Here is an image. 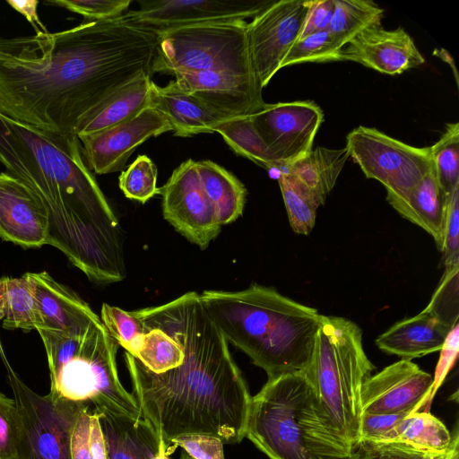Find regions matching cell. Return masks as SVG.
Listing matches in <instances>:
<instances>
[{"label": "cell", "instance_id": "c3c4849f", "mask_svg": "<svg viewBox=\"0 0 459 459\" xmlns=\"http://www.w3.org/2000/svg\"><path fill=\"white\" fill-rule=\"evenodd\" d=\"M6 3L18 13H22L35 29L36 33L48 32L46 26L40 22L37 8L38 0H8Z\"/></svg>", "mask_w": 459, "mask_h": 459}, {"label": "cell", "instance_id": "7c38bea8", "mask_svg": "<svg viewBox=\"0 0 459 459\" xmlns=\"http://www.w3.org/2000/svg\"><path fill=\"white\" fill-rule=\"evenodd\" d=\"M310 4L311 0L273 1L247 22L250 60L263 89L299 39Z\"/></svg>", "mask_w": 459, "mask_h": 459}, {"label": "cell", "instance_id": "11a10c76", "mask_svg": "<svg viewBox=\"0 0 459 459\" xmlns=\"http://www.w3.org/2000/svg\"><path fill=\"white\" fill-rule=\"evenodd\" d=\"M180 459H193L186 452H183L180 455Z\"/></svg>", "mask_w": 459, "mask_h": 459}, {"label": "cell", "instance_id": "db71d44e", "mask_svg": "<svg viewBox=\"0 0 459 459\" xmlns=\"http://www.w3.org/2000/svg\"><path fill=\"white\" fill-rule=\"evenodd\" d=\"M458 454H459V451H458V445L455 447V449L453 450L449 459H458Z\"/></svg>", "mask_w": 459, "mask_h": 459}, {"label": "cell", "instance_id": "83f0119b", "mask_svg": "<svg viewBox=\"0 0 459 459\" xmlns=\"http://www.w3.org/2000/svg\"><path fill=\"white\" fill-rule=\"evenodd\" d=\"M384 442L398 443L425 455H435L448 452L453 437L439 419L429 411H418L406 415Z\"/></svg>", "mask_w": 459, "mask_h": 459}, {"label": "cell", "instance_id": "6da1fadb", "mask_svg": "<svg viewBox=\"0 0 459 459\" xmlns=\"http://www.w3.org/2000/svg\"><path fill=\"white\" fill-rule=\"evenodd\" d=\"M158 32L128 12L58 32L0 37V113L39 130L75 134L120 87L152 74Z\"/></svg>", "mask_w": 459, "mask_h": 459}, {"label": "cell", "instance_id": "b9f144b4", "mask_svg": "<svg viewBox=\"0 0 459 459\" xmlns=\"http://www.w3.org/2000/svg\"><path fill=\"white\" fill-rule=\"evenodd\" d=\"M223 442L213 436L205 434H187L170 440L172 452L180 446L193 459H225Z\"/></svg>", "mask_w": 459, "mask_h": 459}, {"label": "cell", "instance_id": "30bf717a", "mask_svg": "<svg viewBox=\"0 0 459 459\" xmlns=\"http://www.w3.org/2000/svg\"><path fill=\"white\" fill-rule=\"evenodd\" d=\"M345 148L365 177L380 182L387 195H403L434 166L429 147L409 145L373 127L351 130Z\"/></svg>", "mask_w": 459, "mask_h": 459}, {"label": "cell", "instance_id": "3957f363", "mask_svg": "<svg viewBox=\"0 0 459 459\" xmlns=\"http://www.w3.org/2000/svg\"><path fill=\"white\" fill-rule=\"evenodd\" d=\"M0 163L46 209L48 245L93 282L126 278L123 230L76 134L45 132L0 113Z\"/></svg>", "mask_w": 459, "mask_h": 459}, {"label": "cell", "instance_id": "9a60e30c", "mask_svg": "<svg viewBox=\"0 0 459 459\" xmlns=\"http://www.w3.org/2000/svg\"><path fill=\"white\" fill-rule=\"evenodd\" d=\"M271 2L248 0H145L127 11L138 22L156 31L211 22L246 21Z\"/></svg>", "mask_w": 459, "mask_h": 459}, {"label": "cell", "instance_id": "7a4b0ae2", "mask_svg": "<svg viewBox=\"0 0 459 459\" xmlns=\"http://www.w3.org/2000/svg\"><path fill=\"white\" fill-rule=\"evenodd\" d=\"M178 340L181 362L153 373L126 352V367L143 418L163 440L205 434L223 444L246 437L251 396L229 350L228 342L196 291L146 307Z\"/></svg>", "mask_w": 459, "mask_h": 459}, {"label": "cell", "instance_id": "74e56055", "mask_svg": "<svg viewBox=\"0 0 459 459\" xmlns=\"http://www.w3.org/2000/svg\"><path fill=\"white\" fill-rule=\"evenodd\" d=\"M21 429L15 400L0 392V459H18Z\"/></svg>", "mask_w": 459, "mask_h": 459}, {"label": "cell", "instance_id": "836d02e7", "mask_svg": "<svg viewBox=\"0 0 459 459\" xmlns=\"http://www.w3.org/2000/svg\"><path fill=\"white\" fill-rule=\"evenodd\" d=\"M100 319L115 342L134 355L144 332L143 321L133 311L107 303L101 307Z\"/></svg>", "mask_w": 459, "mask_h": 459}, {"label": "cell", "instance_id": "4dcf8cb0", "mask_svg": "<svg viewBox=\"0 0 459 459\" xmlns=\"http://www.w3.org/2000/svg\"><path fill=\"white\" fill-rule=\"evenodd\" d=\"M2 279L5 291L3 327L8 330L21 329L25 333L36 329V300L26 274L20 278Z\"/></svg>", "mask_w": 459, "mask_h": 459}, {"label": "cell", "instance_id": "52a82bcc", "mask_svg": "<svg viewBox=\"0 0 459 459\" xmlns=\"http://www.w3.org/2000/svg\"><path fill=\"white\" fill-rule=\"evenodd\" d=\"M374 368L359 326L344 317L321 315L304 373L324 412L351 447L359 441L361 387Z\"/></svg>", "mask_w": 459, "mask_h": 459}, {"label": "cell", "instance_id": "603a6c76", "mask_svg": "<svg viewBox=\"0 0 459 459\" xmlns=\"http://www.w3.org/2000/svg\"><path fill=\"white\" fill-rule=\"evenodd\" d=\"M447 196L441 188L435 167L403 195H387L390 205L404 219L428 232L441 251Z\"/></svg>", "mask_w": 459, "mask_h": 459}, {"label": "cell", "instance_id": "7bdbcfd3", "mask_svg": "<svg viewBox=\"0 0 459 459\" xmlns=\"http://www.w3.org/2000/svg\"><path fill=\"white\" fill-rule=\"evenodd\" d=\"M409 413H362L359 441L384 442L392 429Z\"/></svg>", "mask_w": 459, "mask_h": 459}, {"label": "cell", "instance_id": "484cf974", "mask_svg": "<svg viewBox=\"0 0 459 459\" xmlns=\"http://www.w3.org/2000/svg\"><path fill=\"white\" fill-rule=\"evenodd\" d=\"M349 158L345 147L342 149L316 147L282 172L290 174L301 183L313 195L320 206L325 204L327 195L333 188Z\"/></svg>", "mask_w": 459, "mask_h": 459}, {"label": "cell", "instance_id": "d6a6232c", "mask_svg": "<svg viewBox=\"0 0 459 459\" xmlns=\"http://www.w3.org/2000/svg\"><path fill=\"white\" fill-rule=\"evenodd\" d=\"M438 183L447 196L459 184V123H448L429 147Z\"/></svg>", "mask_w": 459, "mask_h": 459}, {"label": "cell", "instance_id": "f546056e", "mask_svg": "<svg viewBox=\"0 0 459 459\" xmlns=\"http://www.w3.org/2000/svg\"><path fill=\"white\" fill-rule=\"evenodd\" d=\"M215 132L238 155L264 169H276L280 173L281 167L255 129L249 116L229 119L218 126Z\"/></svg>", "mask_w": 459, "mask_h": 459}, {"label": "cell", "instance_id": "4fadbf2b", "mask_svg": "<svg viewBox=\"0 0 459 459\" xmlns=\"http://www.w3.org/2000/svg\"><path fill=\"white\" fill-rule=\"evenodd\" d=\"M160 194L164 219L191 243L201 249L208 247L221 225L202 185L196 161L188 159L176 168Z\"/></svg>", "mask_w": 459, "mask_h": 459}, {"label": "cell", "instance_id": "277c9868", "mask_svg": "<svg viewBox=\"0 0 459 459\" xmlns=\"http://www.w3.org/2000/svg\"><path fill=\"white\" fill-rule=\"evenodd\" d=\"M200 297L228 343L268 378L308 366L321 319L316 308L255 283L238 291L206 290Z\"/></svg>", "mask_w": 459, "mask_h": 459}, {"label": "cell", "instance_id": "f6af8a7d", "mask_svg": "<svg viewBox=\"0 0 459 459\" xmlns=\"http://www.w3.org/2000/svg\"><path fill=\"white\" fill-rule=\"evenodd\" d=\"M91 411L90 404H87L74 420L70 437L71 459H92L90 449Z\"/></svg>", "mask_w": 459, "mask_h": 459}, {"label": "cell", "instance_id": "8fae6325", "mask_svg": "<svg viewBox=\"0 0 459 459\" xmlns=\"http://www.w3.org/2000/svg\"><path fill=\"white\" fill-rule=\"evenodd\" d=\"M249 117L281 167V173L312 151L324 113L312 100H296L265 103Z\"/></svg>", "mask_w": 459, "mask_h": 459}, {"label": "cell", "instance_id": "f907efd6", "mask_svg": "<svg viewBox=\"0 0 459 459\" xmlns=\"http://www.w3.org/2000/svg\"><path fill=\"white\" fill-rule=\"evenodd\" d=\"M4 307H5V291H4V284L3 279L0 278V322L3 321L4 316ZM0 352L4 359V354L2 349L1 340H0Z\"/></svg>", "mask_w": 459, "mask_h": 459}, {"label": "cell", "instance_id": "ee69618b", "mask_svg": "<svg viewBox=\"0 0 459 459\" xmlns=\"http://www.w3.org/2000/svg\"><path fill=\"white\" fill-rule=\"evenodd\" d=\"M459 351V324L449 331L440 349V356L437 361L435 374L433 376V383L430 394L428 400L427 406H429L435 396L437 391L443 384L447 374L455 363Z\"/></svg>", "mask_w": 459, "mask_h": 459}, {"label": "cell", "instance_id": "2e32d148", "mask_svg": "<svg viewBox=\"0 0 459 459\" xmlns=\"http://www.w3.org/2000/svg\"><path fill=\"white\" fill-rule=\"evenodd\" d=\"M171 130L167 118L149 107L126 123L79 137V140L88 168L103 175L123 169L137 146Z\"/></svg>", "mask_w": 459, "mask_h": 459}, {"label": "cell", "instance_id": "681fc988", "mask_svg": "<svg viewBox=\"0 0 459 459\" xmlns=\"http://www.w3.org/2000/svg\"><path fill=\"white\" fill-rule=\"evenodd\" d=\"M433 54L435 56H437V57H439L442 61L448 64V65L451 67V69L454 73L455 83L458 86L459 85L458 74H457L456 67L455 65L454 58L451 56V55L446 49H443V48H438V49L436 48L434 50Z\"/></svg>", "mask_w": 459, "mask_h": 459}, {"label": "cell", "instance_id": "8992f818", "mask_svg": "<svg viewBox=\"0 0 459 459\" xmlns=\"http://www.w3.org/2000/svg\"><path fill=\"white\" fill-rule=\"evenodd\" d=\"M47 352L50 392L73 402L87 403L134 419L143 415L132 393L122 385L117 368V343L102 321L80 334L37 330Z\"/></svg>", "mask_w": 459, "mask_h": 459}, {"label": "cell", "instance_id": "5b68a950", "mask_svg": "<svg viewBox=\"0 0 459 459\" xmlns=\"http://www.w3.org/2000/svg\"><path fill=\"white\" fill-rule=\"evenodd\" d=\"M246 437L270 459H350L304 371L268 378L251 397Z\"/></svg>", "mask_w": 459, "mask_h": 459}, {"label": "cell", "instance_id": "816d5d0a", "mask_svg": "<svg viewBox=\"0 0 459 459\" xmlns=\"http://www.w3.org/2000/svg\"><path fill=\"white\" fill-rule=\"evenodd\" d=\"M458 445V437L457 435H455L454 437H453V445H452V447L450 448V450L446 453H443V454H435V455H427L424 459H449L453 450L455 449V447Z\"/></svg>", "mask_w": 459, "mask_h": 459}, {"label": "cell", "instance_id": "d4e9b609", "mask_svg": "<svg viewBox=\"0 0 459 459\" xmlns=\"http://www.w3.org/2000/svg\"><path fill=\"white\" fill-rule=\"evenodd\" d=\"M151 75L137 76L95 107L78 125V138L126 123L149 108Z\"/></svg>", "mask_w": 459, "mask_h": 459}, {"label": "cell", "instance_id": "7dc6e473", "mask_svg": "<svg viewBox=\"0 0 459 459\" xmlns=\"http://www.w3.org/2000/svg\"><path fill=\"white\" fill-rule=\"evenodd\" d=\"M90 449L92 459H107V448L99 416L92 410L90 422Z\"/></svg>", "mask_w": 459, "mask_h": 459}, {"label": "cell", "instance_id": "1f68e13d", "mask_svg": "<svg viewBox=\"0 0 459 459\" xmlns=\"http://www.w3.org/2000/svg\"><path fill=\"white\" fill-rule=\"evenodd\" d=\"M278 183L292 230L297 234L308 235L316 223L318 203L301 183L288 173H279Z\"/></svg>", "mask_w": 459, "mask_h": 459}, {"label": "cell", "instance_id": "d6986e66", "mask_svg": "<svg viewBox=\"0 0 459 459\" xmlns=\"http://www.w3.org/2000/svg\"><path fill=\"white\" fill-rule=\"evenodd\" d=\"M0 238L24 248L48 242V217L35 195L7 172L0 173Z\"/></svg>", "mask_w": 459, "mask_h": 459}, {"label": "cell", "instance_id": "7402d4cb", "mask_svg": "<svg viewBox=\"0 0 459 459\" xmlns=\"http://www.w3.org/2000/svg\"><path fill=\"white\" fill-rule=\"evenodd\" d=\"M107 448V459H152L161 438L145 419H134L105 408H96Z\"/></svg>", "mask_w": 459, "mask_h": 459}, {"label": "cell", "instance_id": "f1b7e54d", "mask_svg": "<svg viewBox=\"0 0 459 459\" xmlns=\"http://www.w3.org/2000/svg\"><path fill=\"white\" fill-rule=\"evenodd\" d=\"M384 10L370 0H334V12L328 31L342 48L359 32L381 25Z\"/></svg>", "mask_w": 459, "mask_h": 459}, {"label": "cell", "instance_id": "d590c367", "mask_svg": "<svg viewBox=\"0 0 459 459\" xmlns=\"http://www.w3.org/2000/svg\"><path fill=\"white\" fill-rule=\"evenodd\" d=\"M341 50L328 30L314 33L296 40L283 58L281 69L306 62L340 61Z\"/></svg>", "mask_w": 459, "mask_h": 459}, {"label": "cell", "instance_id": "44dd1931", "mask_svg": "<svg viewBox=\"0 0 459 459\" xmlns=\"http://www.w3.org/2000/svg\"><path fill=\"white\" fill-rule=\"evenodd\" d=\"M150 107L167 118L171 131L179 137L213 133L218 126L232 118L180 90L173 81L166 86L152 82Z\"/></svg>", "mask_w": 459, "mask_h": 459}, {"label": "cell", "instance_id": "ba28073f", "mask_svg": "<svg viewBox=\"0 0 459 459\" xmlns=\"http://www.w3.org/2000/svg\"><path fill=\"white\" fill-rule=\"evenodd\" d=\"M157 32L152 74L222 71L256 76L246 21L194 24Z\"/></svg>", "mask_w": 459, "mask_h": 459}, {"label": "cell", "instance_id": "ffe728a7", "mask_svg": "<svg viewBox=\"0 0 459 459\" xmlns=\"http://www.w3.org/2000/svg\"><path fill=\"white\" fill-rule=\"evenodd\" d=\"M36 300L38 329L80 334L100 317L76 293L47 272L26 273Z\"/></svg>", "mask_w": 459, "mask_h": 459}, {"label": "cell", "instance_id": "e0dca14e", "mask_svg": "<svg viewBox=\"0 0 459 459\" xmlns=\"http://www.w3.org/2000/svg\"><path fill=\"white\" fill-rule=\"evenodd\" d=\"M173 82L230 117L250 116L265 102L255 75L222 71L179 72Z\"/></svg>", "mask_w": 459, "mask_h": 459}, {"label": "cell", "instance_id": "4316f807", "mask_svg": "<svg viewBox=\"0 0 459 459\" xmlns=\"http://www.w3.org/2000/svg\"><path fill=\"white\" fill-rule=\"evenodd\" d=\"M196 168L220 224L222 226L238 219L247 198V189L242 182L212 160L196 161Z\"/></svg>", "mask_w": 459, "mask_h": 459}, {"label": "cell", "instance_id": "ac0fdd59", "mask_svg": "<svg viewBox=\"0 0 459 459\" xmlns=\"http://www.w3.org/2000/svg\"><path fill=\"white\" fill-rule=\"evenodd\" d=\"M340 61L356 62L394 75L421 65L425 58L402 27L385 30L378 25L365 29L350 40L340 52Z\"/></svg>", "mask_w": 459, "mask_h": 459}, {"label": "cell", "instance_id": "f5cc1de1", "mask_svg": "<svg viewBox=\"0 0 459 459\" xmlns=\"http://www.w3.org/2000/svg\"><path fill=\"white\" fill-rule=\"evenodd\" d=\"M169 455L170 454L167 446H165L163 440H161L159 450L157 454L152 457V459H170Z\"/></svg>", "mask_w": 459, "mask_h": 459}, {"label": "cell", "instance_id": "cb8c5ba5", "mask_svg": "<svg viewBox=\"0 0 459 459\" xmlns=\"http://www.w3.org/2000/svg\"><path fill=\"white\" fill-rule=\"evenodd\" d=\"M450 330L422 310L393 325L376 339V344L387 354L411 360L440 351Z\"/></svg>", "mask_w": 459, "mask_h": 459}, {"label": "cell", "instance_id": "60d3db41", "mask_svg": "<svg viewBox=\"0 0 459 459\" xmlns=\"http://www.w3.org/2000/svg\"><path fill=\"white\" fill-rule=\"evenodd\" d=\"M426 455L398 443L360 440L352 446L350 459H424Z\"/></svg>", "mask_w": 459, "mask_h": 459}, {"label": "cell", "instance_id": "5bb4252c", "mask_svg": "<svg viewBox=\"0 0 459 459\" xmlns=\"http://www.w3.org/2000/svg\"><path fill=\"white\" fill-rule=\"evenodd\" d=\"M433 376L409 359L368 377L361 387L362 413H411L427 405Z\"/></svg>", "mask_w": 459, "mask_h": 459}, {"label": "cell", "instance_id": "8d00e7d4", "mask_svg": "<svg viewBox=\"0 0 459 459\" xmlns=\"http://www.w3.org/2000/svg\"><path fill=\"white\" fill-rule=\"evenodd\" d=\"M458 271L459 266L445 270L429 303L423 309L449 329L458 323Z\"/></svg>", "mask_w": 459, "mask_h": 459}, {"label": "cell", "instance_id": "9c48e42d", "mask_svg": "<svg viewBox=\"0 0 459 459\" xmlns=\"http://www.w3.org/2000/svg\"><path fill=\"white\" fill-rule=\"evenodd\" d=\"M22 422L18 459H71L73 425L87 403L30 389L5 362Z\"/></svg>", "mask_w": 459, "mask_h": 459}, {"label": "cell", "instance_id": "e575fe53", "mask_svg": "<svg viewBox=\"0 0 459 459\" xmlns=\"http://www.w3.org/2000/svg\"><path fill=\"white\" fill-rule=\"evenodd\" d=\"M156 184V165L146 155H139L119 176V187L125 196L142 204L160 194Z\"/></svg>", "mask_w": 459, "mask_h": 459}, {"label": "cell", "instance_id": "bcb514c9", "mask_svg": "<svg viewBox=\"0 0 459 459\" xmlns=\"http://www.w3.org/2000/svg\"><path fill=\"white\" fill-rule=\"evenodd\" d=\"M333 12L334 0H311L298 39L314 33L328 30Z\"/></svg>", "mask_w": 459, "mask_h": 459}, {"label": "cell", "instance_id": "f35d334b", "mask_svg": "<svg viewBox=\"0 0 459 459\" xmlns=\"http://www.w3.org/2000/svg\"><path fill=\"white\" fill-rule=\"evenodd\" d=\"M47 4L65 8L79 13L85 21L107 20L122 15L129 5L131 0H48Z\"/></svg>", "mask_w": 459, "mask_h": 459}, {"label": "cell", "instance_id": "ab89813d", "mask_svg": "<svg viewBox=\"0 0 459 459\" xmlns=\"http://www.w3.org/2000/svg\"><path fill=\"white\" fill-rule=\"evenodd\" d=\"M441 251L445 270L459 266V184L447 195Z\"/></svg>", "mask_w": 459, "mask_h": 459}]
</instances>
